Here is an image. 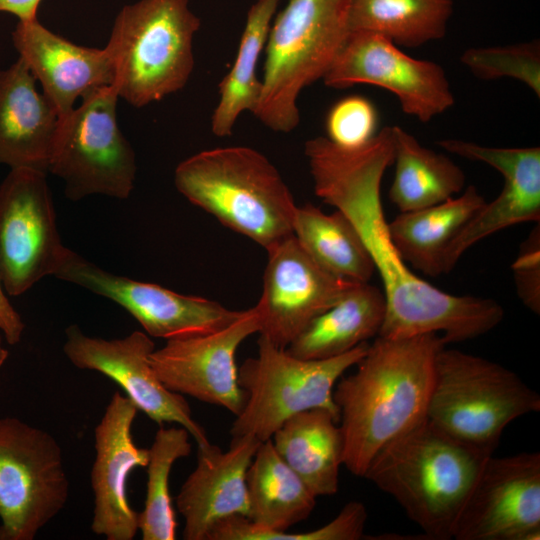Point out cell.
Segmentation results:
<instances>
[{"label": "cell", "instance_id": "83f0119b", "mask_svg": "<svg viewBox=\"0 0 540 540\" xmlns=\"http://www.w3.org/2000/svg\"><path fill=\"white\" fill-rule=\"evenodd\" d=\"M292 234L305 252L334 276L369 282L375 273L357 229L340 210L327 214L313 204L297 206Z\"/></svg>", "mask_w": 540, "mask_h": 540}, {"label": "cell", "instance_id": "3957f363", "mask_svg": "<svg viewBox=\"0 0 540 540\" xmlns=\"http://www.w3.org/2000/svg\"><path fill=\"white\" fill-rule=\"evenodd\" d=\"M491 455L426 418L382 447L363 477L393 497L429 540H449Z\"/></svg>", "mask_w": 540, "mask_h": 540}, {"label": "cell", "instance_id": "30bf717a", "mask_svg": "<svg viewBox=\"0 0 540 540\" xmlns=\"http://www.w3.org/2000/svg\"><path fill=\"white\" fill-rule=\"evenodd\" d=\"M70 485L62 449L47 431L0 418L1 540H32L65 507Z\"/></svg>", "mask_w": 540, "mask_h": 540}, {"label": "cell", "instance_id": "8d00e7d4", "mask_svg": "<svg viewBox=\"0 0 540 540\" xmlns=\"http://www.w3.org/2000/svg\"><path fill=\"white\" fill-rule=\"evenodd\" d=\"M41 0H0V12L13 14L18 20L37 18Z\"/></svg>", "mask_w": 540, "mask_h": 540}, {"label": "cell", "instance_id": "ffe728a7", "mask_svg": "<svg viewBox=\"0 0 540 540\" xmlns=\"http://www.w3.org/2000/svg\"><path fill=\"white\" fill-rule=\"evenodd\" d=\"M256 437H232L229 448L198 446L194 470L180 487L176 508L184 519L183 539L207 540L220 521L248 516L246 472L260 445Z\"/></svg>", "mask_w": 540, "mask_h": 540}, {"label": "cell", "instance_id": "d590c367", "mask_svg": "<svg viewBox=\"0 0 540 540\" xmlns=\"http://www.w3.org/2000/svg\"><path fill=\"white\" fill-rule=\"evenodd\" d=\"M24 329L25 324L7 297L0 274V332L8 344L16 345L21 341Z\"/></svg>", "mask_w": 540, "mask_h": 540}, {"label": "cell", "instance_id": "f1b7e54d", "mask_svg": "<svg viewBox=\"0 0 540 540\" xmlns=\"http://www.w3.org/2000/svg\"><path fill=\"white\" fill-rule=\"evenodd\" d=\"M280 0H257L248 10L234 63L220 81L219 101L211 117L215 136H230L240 115L256 110L261 96L257 65Z\"/></svg>", "mask_w": 540, "mask_h": 540}, {"label": "cell", "instance_id": "8992f818", "mask_svg": "<svg viewBox=\"0 0 540 540\" xmlns=\"http://www.w3.org/2000/svg\"><path fill=\"white\" fill-rule=\"evenodd\" d=\"M201 21L188 0H138L117 14L105 46L119 98L141 108L184 88Z\"/></svg>", "mask_w": 540, "mask_h": 540}, {"label": "cell", "instance_id": "7402d4cb", "mask_svg": "<svg viewBox=\"0 0 540 540\" xmlns=\"http://www.w3.org/2000/svg\"><path fill=\"white\" fill-rule=\"evenodd\" d=\"M20 58L0 69V164L48 172L60 116Z\"/></svg>", "mask_w": 540, "mask_h": 540}, {"label": "cell", "instance_id": "cb8c5ba5", "mask_svg": "<svg viewBox=\"0 0 540 540\" xmlns=\"http://www.w3.org/2000/svg\"><path fill=\"white\" fill-rule=\"evenodd\" d=\"M271 441L316 497L337 493L344 439L336 413L326 408L299 412L283 422Z\"/></svg>", "mask_w": 540, "mask_h": 540}, {"label": "cell", "instance_id": "7c38bea8", "mask_svg": "<svg viewBox=\"0 0 540 540\" xmlns=\"http://www.w3.org/2000/svg\"><path fill=\"white\" fill-rule=\"evenodd\" d=\"M322 81L335 89L357 84L383 88L395 95L405 114L422 123L443 114L455 103L441 65L411 57L389 39L367 31L349 33Z\"/></svg>", "mask_w": 540, "mask_h": 540}, {"label": "cell", "instance_id": "9c48e42d", "mask_svg": "<svg viewBox=\"0 0 540 540\" xmlns=\"http://www.w3.org/2000/svg\"><path fill=\"white\" fill-rule=\"evenodd\" d=\"M115 88H99L60 117L48 172L77 201L94 194L126 199L134 188L135 153L117 121Z\"/></svg>", "mask_w": 540, "mask_h": 540}, {"label": "cell", "instance_id": "d6a6232c", "mask_svg": "<svg viewBox=\"0 0 540 540\" xmlns=\"http://www.w3.org/2000/svg\"><path fill=\"white\" fill-rule=\"evenodd\" d=\"M367 510L363 503L350 501L322 527L301 533L277 532L254 524L246 516H233L218 529L222 540H359L363 539Z\"/></svg>", "mask_w": 540, "mask_h": 540}, {"label": "cell", "instance_id": "9a60e30c", "mask_svg": "<svg viewBox=\"0 0 540 540\" xmlns=\"http://www.w3.org/2000/svg\"><path fill=\"white\" fill-rule=\"evenodd\" d=\"M154 350L151 337L142 331L104 339L84 334L77 325L65 330L63 352L75 367L99 372L113 380L138 411L157 424H179L198 446L209 444L206 431L193 418L185 397L167 389L155 374L150 364Z\"/></svg>", "mask_w": 540, "mask_h": 540}, {"label": "cell", "instance_id": "d6986e66", "mask_svg": "<svg viewBox=\"0 0 540 540\" xmlns=\"http://www.w3.org/2000/svg\"><path fill=\"white\" fill-rule=\"evenodd\" d=\"M138 409L115 392L94 429L95 459L90 472L94 497L91 531L107 540H132L138 514L128 499V479L138 467H146L148 448L138 447L132 427Z\"/></svg>", "mask_w": 540, "mask_h": 540}, {"label": "cell", "instance_id": "ba28073f", "mask_svg": "<svg viewBox=\"0 0 540 540\" xmlns=\"http://www.w3.org/2000/svg\"><path fill=\"white\" fill-rule=\"evenodd\" d=\"M256 357L238 368V384L244 405L232 423L231 437L252 435L263 442L291 416L313 408H326L339 416L333 400L335 384L365 355L364 342L342 355L301 359L263 337L257 340Z\"/></svg>", "mask_w": 540, "mask_h": 540}, {"label": "cell", "instance_id": "74e56055", "mask_svg": "<svg viewBox=\"0 0 540 540\" xmlns=\"http://www.w3.org/2000/svg\"><path fill=\"white\" fill-rule=\"evenodd\" d=\"M3 338L4 337L0 334V369L3 367L9 356V351L4 346Z\"/></svg>", "mask_w": 540, "mask_h": 540}, {"label": "cell", "instance_id": "2e32d148", "mask_svg": "<svg viewBox=\"0 0 540 540\" xmlns=\"http://www.w3.org/2000/svg\"><path fill=\"white\" fill-rule=\"evenodd\" d=\"M266 251L262 293L253 307L259 323L258 334L274 346L286 349L355 281L334 276L319 266L293 234Z\"/></svg>", "mask_w": 540, "mask_h": 540}, {"label": "cell", "instance_id": "277c9868", "mask_svg": "<svg viewBox=\"0 0 540 540\" xmlns=\"http://www.w3.org/2000/svg\"><path fill=\"white\" fill-rule=\"evenodd\" d=\"M189 202L222 225L268 249L292 234L296 203L276 167L246 146L200 151L174 172Z\"/></svg>", "mask_w": 540, "mask_h": 540}, {"label": "cell", "instance_id": "1f68e13d", "mask_svg": "<svg viewBox=\"0 0 540 540\" xmlns=\"http://www.w3.org/2000/svg\"><path fill=\"white\" fill-rule=\"evenodd\" d=\"M461 63L477 78H512L525 84L540 98V44L531 42L465 50Z\"/></svg>", "mask_w": 540, "mask_h": 540}, {"label": "cell", "instance_id": "d4e9b609", "mask_svg": "<svg viewBox=\"0 0 540 540\" xmlns=\"http://www.w3.org/2000/svg\"><path fill=\"white\" fill-rule=\"evenodd\" d=\"M486 200L475 186L427 208L400 212L388 222L390 237L403 260L428 276L442 273L444 254Z\"/></svg>", "mask_w": 540, "mask_h": 540}, {"label": "cell", "instance_id": "7a4b0ae2", "mask_svg": "<svg viewBox=\"0 0 540 540\" xmlns=\"http://www.w3.org/2000/svg\"><path fill=\"white\" fill-rule=\"evenodd\" d=\"M435 333L376 336L333 390L344 439L343 465L363 477L375 454L427 418L434 363L445 346Z\"/></svg>", "mask_w": 540, "mask_h": 540}, {"label": "cell", "instance_id": "4dcf8cb0", "mask_svg": "<svg viewBox=\"0 0 540 540\" xmlns=\"http://www.w3.org/2000/svg\"><path fill=\"white\" fill-rule=\"evenodd\" d=\"M190 433L182 426L160 427L148 448L147 483L144 507L138 514L143 540H174L176 517L169 492V477L174 463L189 456Z\"/></svg>", "mask_w": 540, "mask_h": 540}, {"label": "cell", "instance_id": "ac0fdd59", "mask_svg": "<svg viewBox=\"0 0 540 540\" xmlns=\"http://www.w3.org/2000/svg\"><path fill=\"white\" fill-rule=\"evenodd\" d=\"M438 146L462 158L482 162L503 177L499 195L470 219L447 248L442 273H449L461 256L484 238L516 224L540 220V148L484 146L460 139H442Z\"/></svg>", "mask_w": 540, "mask_h": 540}, {"label": "cell", "instance_id": "8fae6325", "mask_svg": "<svg viewBox=\"0 0 540 540\" xmlns=\"http://www.w3.org/2000/svg\"><path fill=\"white\" fill-rule=\"evenodd\" d=\"M46 172L12 168L0 185V274L8 295L19 296L55 275L66 254Z\"/></svg>", "mask_w": 540, "mask_h": 540}, {"label": "cell", "instance_id": "484cf974", "mask_svg": "<svg viewBox=\"0 0 540 540\" xmlns=\"http://www.w3.org/2000/svg\"><path fill=\"white\" fill-rule=\"evenodd\" d=\"M392 134L395 171L388 196L400 212L437 205L465 189V173L451 158L422 146L400 126H392Z\"/></svg>", "mask_w": 540, "mask_h": 540}, {"label": "cell", "instance_id": "836d02e7", "mask_svg": "<svg viewBox=\"0 0 540 540\" xmlns=\"http://www.w3.org/2000/svg\"><path fill=\"white\" fill-rule=\"evenodd\" d=\"M378 115L370 100L347 96L336 102L326 117L327 138L343 148H356L377 133Z\"/></svg>", "mask_w": 540, "mask_h": 540}, {"label": "cell", "instance_id": "e575fe53", "mask_svg": "<svg viewBox=\"0 0 540 540\" xmlns=\"http://www.w3.org/2000/svg\"><path fill=\"white\" fill-rule=\"evenodd\" d=\"M513 272L516 288L523 304L532 312H540V254L539 228L529 236L514 262Z\"/></svg>", "mask_w": 540, "mask_h": 540}, {"label": "cell", "instance_id": "4316f807", "mask_svg": "<svg viewBox=\"0 0 540 540\" xmlns=\"http://www.w3.org/2000/svg\"><path fill=\"white\" fill-rule=\"evenodd\" d=\"M248 518L277 532L306 520L314 510L316 496L300 476L281 458L271 439L258 446L246 472Z\"/></svg>", "mask_w": 540, "mask_h": 540}, {"label": "cell", "instance_id": "e0dca14e", "mask_svg": "<svg viewBox=\"0 0 540 540\" xmlns=\"http://www.w3.org/2000/svg\"><path fill=\"white\" fill-rule=\"evenodd\" d=\"M254 308L231 325L216 332L167 340L150 356V364L172 392L222 407L234 416L244 405L238 384L235 354L241 343L258 333Z\"/></svg>", "mask_w": 540, "mask_h": 540}, {"label": "cell", "instance_id": "5b68a950", "mask_svg": "<svg viewBox=\"0 0 540 540\" xmlns=\"http://www.w3.org/2000/svg\"><path fill=\"white\" fill-rule=\"evenodd\" d=\"M351 0H288L271 24L261 96L254 116L274 132L300 122L297 100L322 80L349 33Z\"/></svg>", "mask_w": 540, "mask_h": 540}, {"label": "cell", "instance_id": "4fadbf2b", "mask_svg": "<svg viewBox=\"0 0 540 540\" xmlns=\"http://www.w3.org/2000/svg\"><path fill=\"white\" fill-rule=\"evenodd\" d=\"M54 276L112 300L133 316L146 334L166 341L216 332L246 311L110 273L70 249Z\"/></svg>", "mask_w": 540, "mask_h": 540}, {"label": "cell", "instance_id": "603a6c76", "mask_svg": "<svg viewBox=\"0 0 540 540\" xmlns=\"http://www.w3.org/2000/svg\"><path fill=\"white\" fill-rule=\"evenodd\" d=\"M385 310L381 289L368 282H355L332 306L316 316L286 351L310 360L347 353L378 336Z\"/></svg>", "mask_w": 540, "mask_h": 540}, {"label": "cell", "instance_id": "f35d334b", "mask_svg": "<svg viewBox=\"0 0 540 540\" xmlns=\"http://www.w3.org/2000/svg\"><path fill=\"white\" fill-rule=\"evenodd\" d=\"M0 540H1V531H0Z\"/></svg>", "mask_w": 540, "mask_h": 540}, {"label": "cell", "instance_id": "44dd1931", "mask_svg": "<svg viewBox=\"0 0 540 540\" xmlns=\"http://www.w3.org/2000/svg\"><path fill=\"white\" fill-rule=\"evenodd\" d=\"M12 42L60 117L74 109L78 98L113 84V64L105 47L77 45L47 29L38 18L18 20Z\"/></svg>", "mask_w": 540, "mask_h": 540}, {"label": "cell", "instance_id": "6da1fadb", "mask_svg": "<svg viewBox=\"0 0 540 540\" xmlns=\"http://www.w3.org/2000/svg\"><path fill=\"white\" fill-rule=\"evenodd\" d=\"M304 153L315 194L353 223L382 281L386 310L378 336L435 333L448 344L477 338L501 323L504 309L497 301L436 288L418 277L395 247L381 201L382 179L393 161L392 126L356 148L318 136L306 141Z\"/></svg>", "mask_w": 540, "mask_h": 540}, {"label": "cell", "instance_id": "5bb4252c", "mask_svg": "<svg viewBox=\"0 0 540 540\" xmlns=\"http://www.w3.org/2000/svg\"><path fill=\"white\" fill-rule=\"evenodd\" d=\"M540 453L491 455L455 522V540H539Z\"/></svg>", "mask_w": 540, "mask_h": 540}, {"label": "cell", "instance_id": "52a82bcc", "mask_svg": "<svg viewBox=\"0 0 540 540\" xmlns=\"http://www.w3.org/2000/svg\"><path fill=\"white\" fill-rule=\"evenodd\" d=\"M539 410V394L512 370L457 349L438 351L427 418L452 437L493 453L510 422Z\"/></svg>", "mask_w": 540, "mask_h": 540}, {"label": "cell", "instance_id": "f546056e", "mask_svg": "<svg viewBox=\"0 0 540 540\" xmlns=\"http://www.w3.org/2000/svg\"><path fill=\"white\" fill-rule=\"evenodd\" d=\"M453 0H351L349 29L416 48L445 37Z\"/></svg>", "mask_w": 540, "mask_h": 540}]
</instances>
